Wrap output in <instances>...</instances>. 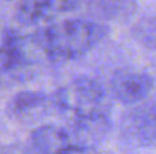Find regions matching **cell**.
<instances>
[{
    "label": "cell",
    "instance_id": "5b68a950",
    "mask_svg": "<svg viewBox=\"0 0 156 154\" xmlns=\"http://www.w3.org/2000/svg\"><path fill=\"white\" fill-rule=\"evenodd\" d=\"M77 5L79 0H20L15 15L21 24L35 26L74 11Z\"/></svg>",
    "mask_w": 156,
    "mask_h": 154
},
{
    "label": "cell",
    "instance_id": "52a82bcc",
    "mask_svg": "<svg viewBox=\"0 0 156 154\" xmlns=\"http://www.w3.org/2000/svg\"><path fill=\"white\" fill-rule=\"evenodd\" d=\"M9 112L15 118L21 119H37L43 118L49 113V110L55 107L53 97L44 92L26 91L17 94L9 103Z\"/></svg>",
    "mask_w": 156,
    "mask_h": 154
},
{
    "label": "cell",
    "instance_id": "3957f363",
    "mask_svg": "<svg viewBox=\"0 0 156 154\" xmlns=\"http://www.w3.org/2000/svg\"><path fill=\"white\" fill-rule=\"evenodd\" d=\"M32 148L38 154H97L96 147L77 141L65 127L44 124L34 130Z\"/></svg>",
    "mask_w": 156,
    "mask_h": 154
},
{
    "label": "cell",
    "instance_id": "277c9868",
    "mask_svg": "<svg viewBox=\"0 0 156 154\" xmlns=\"http://www.w3.org/2000/svg\"><path fill=\"white\" fill-rule=\"evenodd\" d=\"M153 89V79L144 71H118L114 74L109 91L117 101L138 104Z\"/></svg>",
    "mask_w": 156,
    "mask_h": 154
},
{
    "label": "cell",
    "instance_id": "9c48e42d",
    "mask_svg": "<svg viewBox=\"0 0 156 154\" xmlns=\"http://www.w3.org/2000/svg\"><path fill=\"white\" fill-rule=\"evenodd\" d=\"M99 11L106 18L124 20L136 11L135 0H94Z\"/></svg>",
    "mask_w": 156,
    "mask_h": 154
},
{
    "label": "cell",
    "instance_id": "8992f818",
    "mask_svg": "<svg viewBox=\"0 0 156 154\" xmlns=\"http://www.w3.org/2000/svg\"><path fill=\"white\" fill-rule=\"evenodd\" d=\"M35 44L32 38H23L18 33L9 32L5 35L0 44V65L8 73H18L30 65L29 51L34 49Z\"/></svg>",
    "mask_w": 156,
    "mask_h": 154
},
{
    "label": "cell",
    "instance_id": "ba28073f",
    "mask_svg": "<svg viewBox=\"0 0 156 154\" xmlns=\"http://www.w3.org/2000/svg\"><path fill=\"white\" fill-rule=\"evenodd\" d=\"M124 132L140 144L156 142V110L150 106L132 110L124 119Z\"/></svg>",
    "mask_w": 156,
    "mask_h": 154
},
{
    "label": "cell",
    "instance_id": "30bf717a",
    "mask_svg": "<svg viewBox=\"0 0 156 154\" xmlns=\"http://www.w3.org/2000/svg\"><path fill=\"white\" fill-rule=\"evenodd\" d=\"M132 35L141 46L156 50V17L141 18L133 26Z\"/></svg>",
    "mask_w": 156,
    "mask_h": 154
},
{
    "label": "cell",
    "instance_id": "7a4b0ae2",
    "mask_svg": "<svg viewBox=\"0 0 156 154\" xmlns=\"http://www.w3.org/2000/svg\"><path fill=\"white\" fill-rule=\"evenodd\" d=\"M108 30L91 20L71 18L52 23L30 38L37 49L53 60H73L85 56L105 39Z\"/></svg>",
    "mask_w": 156,
    "mask_h": 154
},
{
    "label": "cell",
    "instance_id": "6da1fadb",
    "mask_svg": "<svg viewBox=\"0 0 156 154\" xmlns=\"http://www.w3.org/2000/svg\"><path fill=\"white\" fill-rule=\"evenodd\" d=\"M55 109L65 113V127L77 141L94 147L106 138L111 128L109 107L103 86L90 77H77L52 95Z\"/></svg>",
    "mask_w": 156,
    "mask_h": 154
},
{
    "label": "cell",
    "instance_id": "8fae6325",
    "mask_svg": "<svg viewBox=\"0 0 156 154\" xmlns=\"http://www.w3.org/2000/svg\"><path fill=\"white\" fill-rule=\"evenodd\" d=\"M0 154H38L37 151H26V150H18L12 147H5L0 148Z\"/></svg>",
    "mask_w": 156,
    "mask_h": 154
}]
</instances>
